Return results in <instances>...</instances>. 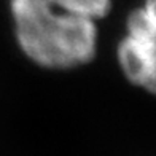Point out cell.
Returning a JSON list of instances; mask_svg holds the SVG:
<instances>
[{
  "label": "cell",
  "instance_id": "1",
  "mask_svg": "<svg viewBox=\"0 0 156 156\" xmlns=\"http://www.w3.org/2000/svg\"><path fill=\"white\" fill-rule=\"evenodd\" d=\"M113 0H10L19 49L35 66L70 70L94 61L99 21Z\"/></svg>",
  "mask_w": 156,
  "mask_h": 156
},
{
  "label": "cell",
  "instance_id": "2",
  "mask_svg": "<svg viewBox=\"0 0 156 156\" xmlns=\"http://www.w3.org/2000/svg\"><path fill=\"white\" fill-rule=\"evenodd\" d=\"M118 66L127 81L148 93L156 86V2L145 0L126 19V34L116 46Z\"/></svg>",
  "mask_w": 156,
  "mask_h": 156
}]
</instances>
